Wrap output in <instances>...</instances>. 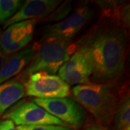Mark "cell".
Returning <instances> with one entry per match:
<instances>
[{
  "label": "cell",
  "instance_id": "7a4b0ae2",
  "mask_svg": "<svg viewBox=\"0 0 130 130\" xmlns=\"http://www.w3.org/2000/svg\"><path fill=\"white\" fill-rule=\"evenodd\" d=\"M74 100L106 126L113 118L117 106L116 90L107 83H88L72 89Z\"/></svg>",
  "mask_w": 130,
  "mask_h": 130
},
{
  "label": "cell",
  "instance_id": "4fadbf2b",
  "mask_svg": "<svg viewBox=\"0 0 130 130\" xmlns=\"http://www.w3.org/2000/svg\"><path fill=\"white\" fill-rule=\"evenodd\" d=\"M113 117L116 130H125L130 126V99L129 94H126L117 103Z\"/></svg>",
  "mask_w": 130,
  "mask_h": 130
},
{
  "label": "cell",
  "instance_id": "8992f818",
  "mask_svg": "<svg viewBox=\"0 0 130 130\" xmlns=\"http://www.w3.org/2000/svg\"><path fill=\"white\" fill-rule=\"evenodd\" d=\"M2 118L12 121L18 126L59 125L68 126L32 101H21L18 103H16L14 106L5 113Z\"/></svg>",
  "mask_w": 130,
  "mask_h": 130
},
{
  "label": "cell",
  "instance_id": "ac0fdd59",
  "mask_svg": "<svg viewBox=\"0 0 130 130\" xmlns=\"http://www.w3.org/2000/svg\"><path fill=\"white\" fill-rule=\"evenodd\" d=\"M0 130H18L14 123L8 119L0 121Z\"/></svg>",
  "mask_w": 130,
  "mask_h": 130
},
{
  "label": "cell",
  "instance_id": "5b68a950",
  "mask_svg": "<svg viewBox=\"0 0 130 130\" xmlns=\"http://www.w3.org/2000/svg\"><path fill=\"white\" fill-rule=\"evenodd\" d=\"M25 95L40 99L62 98L70 93V85L55 74L38 72L28 77L24 83Z\"/></svg>",
  "mask_w": 130,
  "mask_h": 130
},
{
  "label": "cell",
  "instance_id": "7c38bea8",
  "mask_svg": "<svg viewBox=\"0 0 130 130\" xmlns=\"http://www.w3.org/2000/svg\"><path fill=\"white\" fill-rule=\"evenodd\" d=\"M25 95L24 86L16 80L0 84V114Z\"/></svg>",
  "mask_w": 130,
  "mask_h": 130
},
{
  "label": "cell",
  "instance_id": "9a60e30c",
  "mask_svg": "<svg viewBox=\"0 0 130 130\" xmlns=\"http://www.w3.org/2000/svg\"><path fill=\"white\" fill-rule=\"evenodd\" d=\"M72 2L65 1L64 3L60 5L58 8H56L48 16L43 18V23H51V22H60L65 19L70 14L72 9Z\"/></svg>",
  "mask_w": 130,
  "mask_h": 130
},
{
  "label": "cell",
  "instance_id": "ffe728a7",
  "mask_svg": "<svg viewBox=\"0 0 130 130\" xmlns=\"http://www.w3.org/2000/svg\"><path fill=\"white\" fill-rule=\"evenodd\" d=\"M7 55H5V54L2 51V50L0 49V68L2 66V64H4L5 59H6V57Z\"/></svg>",
  "mask_w": 130,
  "mask_h": 130
},
{
  "label": "cell",
  "instance_id": "277c9868",
  "mask_svg": "<svg viewBox=\"0 0 130 130\" xmlns=\"http://www.w3.org/2000/svg\"><path fill=\"white\" fill-rule=\"evenodd\" d=\"M38 106L41 107L51 116L64 122L72 128H80L87 119V113L83 107L73 98L32 100Z\"/></svg>",
  "mask_w": 130,
  "mask_h": 130
},
{
  "label": "cell",
  "instance_id": "8fae6325",
  "mask_svg": "<svg viewBox=\"0 0 130 130\" xmlns=\"http://www.w3.org/2000/svg\"><path fill=\"white\" fill-rule=\"evenodd\" d=\"M35 53L36 49L33 47L28 46L7 55L0 68V84L20 74L28 67Z\"/></svg>",
  "mask_w": 130,
  "mask_h": 130
},
{
  "label": "cell",
  "instance_id": "5bb4252c",
  "mask_svg": "<svg viewBox=\"0 0 130 130\" xmlns=\"http://www.w3.org/2000/svg\"><path fill=\"white\" fill-rule=\"evenodd\" d=\"M20 0H0V23L12 18L22 6Z\"/></svg>",
  "mask_w": 130,
  "mask_h": 130
},
{
  "label": "cell",
  "instance_id": "ba28073f",
  "mask_svg": "<svg viewBox=\"0 0 130 130\" xmlns=\"http://www.w3.org/2000/svg\"><path fill=\"white\" fill-rule=\"evenodd\" d=\"M94 10L89 6H81L72 14L59 23L48 25L44 31L43 41L53 39L70 41L88 23Z\"/></svg>",
  "mask_w": 130,
  "mask_h": 130
},
{
  "label": "cell",
  "instance_id": "30bf717a",
  "mask_svg": "<svg viewBox=\"0 0 130 130\" xmlns=\"http://www.w3.org/2000/svg\"><path fill=\"white\" fill-rule=\"evenodd\" d=\"M59 0H28L9 20L5 21L4 28L19 22L44 18L60 5Z\"/></svg>",
  "mask_w": 130,
  "mask_h": 130
},
{
  "label": "cell",
  "instance_id": "3957f363",
  "mask_svg": "<svg viewBox=\"0 0 130 130\" xmlns=\"http://www.w3.org/2000/svg\"><path fill=\"white\" fill-rule=\"evenodd\" d=\"M72 49V45L70 41L44 40L41 46L35 53L32 60L19 76L18 79L25 82L30 75L38 72L55 74L70 59Z\"/></svg>",
  "mask_w": 130,
  "mask_h": 130
},
{
  "label": "cell",
  "instance_id": "9c48e42d",
  "mask_svg": "<svg viewBox=\"0 0 130 130\" xmlns=\"http://www.w3.org/2000/svg\"><path fill=\"white\" fill-rule=\"evenodd\" d=\"M37 20H25L6 28L0 36V49L10 55L23 49L32 41Z\"/></svg>",
  "mask_w": 130,
  "mask_h": 130
},
{
  "label": "cell",
  "instance_id": "44dd1931",
  "mask_svg": "<svg viewBox=\"0 0 130 130\" xmlns=\"http://www.w3.org/2000/svg\"><path fill=\"white\" fill-rule=\"evenodd\" d=\"M125 130H130V126H129V127H128V128H127V129H125Z\"/></svg>",
  "mask_w": 130,
  "mask_h": 130
},
{
  "label": "cell",
  "instance_id": "2e32d148",
  "mask_svg": "<svg viewBox=\"0 0 130 130\" xmlns=\"http://www.w3.org/2000/svg\"><path fill=\"white\" fill-rule=\"evenodd\" d=\"M18 130H75L70 126L59 125L18 126Z\"/></svg>",
  "mask_w": 130,
  "mask_h": 130
},
{
  "label": "cell",
  "instance_id": "e0dca14e",
  "mask_svg": "<svg viewBox=\"0 0 130 130\" xmlns=\"http://www.w3.org/2000/svg\"><path fill=\"white\" fill-rule=\"evenodd\" d=\"M129 4H126L123 7H120L118 15V22L124 28L129 26Z\"/></svg>",
  "mask_w": 130,
  "mask_h": 130
},
{
  "label": "cell",
  "instance_id": "52a82bcc",
  "mask_svg": "<svg viewBox=\"0 0 130 130\" xmlns=\"http://www.w3.org/2000/svg\"><path fill=\"white\" fill-rule=\"evenodd\" d=\"M93 66L88 49L78 45L74 54L59 70V77L67 85L90 83Z\"/></svg>",
  "mask_w": 130,
  "mask_h": 130
},
{
  "label": "cell",
  "instance_id": "6da1fadb",
  "mask_svg": "<svg viewBox=\"0 0 130 130\" xmlns=\"http://www.w3.org/2000/svg\"><path fill=\"white\" fill-rule=\"evenodd\" d=\"M88 49L93 62L91 78L104 83L123 73L126 48L125 28L116 20L98 25L79 42Z\"/></svg>",
  "mask_w": 130,
  "mask_h": 130
},
{
  "label": "cell",
  "instance_id": "d6986e66",
  "mask_svg": "<svg viewBox=\"0 0 130 130\" xmlns=\"http://www.w3.org/2000/svg\"><path fill=\"white\" fill-rule=\"evenodd\" d=\"M85 130H109L107 127L103 126L100 125H92L87 127Z\"/></svg>",
  "mask_w": 130,
  "mask_h": 130
}]
</instances>
